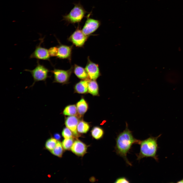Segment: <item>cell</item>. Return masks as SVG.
<instances>
[{"label":"cell","mask_w":183,"mask_h":183,"mask_svg":"<svg viewBox=\"0 0 183 183\" xmlns=\"http://www.w3.org/2000/svg\"><path fill=\"white\" fill-rule=\"evenodd\" d=\"M87 146L80 140L77 139L71 148L72 151L79 156H83L86 152Z\"/></svg>","instance_id":"obj_11"},{"label":"cell","mask_w":183,"mask_h":183,"mask_svg":"<svg viewBox=\"0 0 183 183\" xmlns=\"http://www.w3.org/2000/svg\"><path fill=\"white\" fill-rule=\"evenodd\" d=\"M85 69L91 80H96L101 75L98 65L92 62L89 57Z\"/></svg>","instance_id":"obj_9"},{"label":"cell","mask_w":183,"mask_h":183,"mask_svg":"<svg viewBox=\"0 0 183 183\" xmlns=\"http://www.w3.org/2000/svg\"><path fill=\"white\" fill-rule=\"evenodd\" d=\"M62 143L58 141L54 148L50 152L53 155L59 157H61L63 153V149Z\"/></svg>","instance_id":"obj_20"},{"label":"cell","mask_w":183,"mask_h":183,"mask_svg":"<svg viewBox=\"0 0 183 183\" xmlns=\"http://www.w3.org/2000/svg\"><path fill=\"white\" fill-rule=\"evenodd\" d=\"M73 67L67 70H64L55 69L51 72L53 74L54 83H57L62 84L67 83L72 71Z\"/></svg>","instance_id":"obj_5"},{"label":"cell","mask_w":183,"mask_h":183,"mask_svg":"<svg viewBox=\"0 0 183 183\" xmlns=\"http://www.w3.org/2000/svg\"><path fill=\"white\" fill-rule=\"evenodd\" d=\"M54 138L57 140H59L61 138L60 134L58 133H56L54 135Z\"/></svg>","instance_id":"obj_26"},{"label":"cell","mask_w":183,"mask_h":183,"mask_svg":"<svg viewBox=\"0 0 183 183\" xmlns=\"http://www.w3.org/2000/svg\"><path fill=\"white\" fill-rule=\"evenodd\" d=\"M115 140L114 151L117 155L123 158L127 164L132 166V164L128 160L127 155L132 145L138 144L140 140L134 138L132 131L129 129L127 123L125 129L117 135Z\"/></svg>","instance_id":"obj_1"},{"label":"cell","mask_w":183,"mask_h":183,"mask_svg":"<svg viewBox=\"0 0 183 183\" xmlns=\"http://www.w3.org/2000/svg\"><path fill=\"white\" fill-rule=\"evenodd\" d=\"M74 138H65L62 143L63 148L66 150H69L71 148L74 143Z\"/></svg>","instance_id":"obj_22"},{"label":"cell","mask_w":183,"mask_h":183,"mask_svg":"<svg viewBox=\"0 0 183 183\" xmlns=\"http://www.w3.org/2000/svg\"><path fill=\"white\" fill-rule=\"evenodd\" d=\"M99 90L98 85L96 80H90L88 83V92L93 96H98Z\"/></svg>","instance_id":"obj_16"},{"label":"cell","mask_w":183,"mask_h":183,"mask_svg":"<svg viewBox=\"0 0 183 183\" xmlns=\"http://www.w3.org/2000/svg\"><path fill=\"white\" fill-rule=\"evenodd\" d=\"M37 65L32 70L26 69L25 71L29 72L34 79L33 85L36 82L43 81H45L49 77L48 73L50 71L44 65L40 64L38 60Z\"/></svg>","instance_id":"obj_4"},{"label":"cell","mask_w":183,"mask_h":183,"mask_svg":"<svg viewBox=\"0 0 183 183\" xmlns=\"http://www.w3.org/2000/svg\"><path fill=\"white\" fill-rule=\"evenodd\" d=\"M90 127L89 124L88 123L82 120L79 121L78 123L77 131L80 133H85L88 131Z\"/></svg>","instance_id":"obj_19"},{"label":"cell","mask_w":183,"mask_h":183,"mask_svg":"<svg viewBox=\"0 0 183 183\" xmlns=\"http://www.w3.org/2000/svg\"><path fill=\"white\" fill-rule=\"evenodd\" d=\"M54 138H51L47 140L45 144V147L50 151L55 147L58 141Z\"/></svg>","instance_id":"obj_21"},{"label":"cell","mask_w":183,"mask_h":183,"mask_svg":"<svg viewBox=\"0 0 183 183\" xmlns=\"http://www.w3.org/2000/svg\"><path fill=\"white\" fill-rule=\"evenodd\" d=\"M161 134L156 137L150 136L144 140H139L138 144L140 145L139 152L136 154L137 160L139 161L144 158L151 157L157 161L158 158L157 152L158 148L157 140Z\"/></svg>","instance_id":"obj_2"},{"label":"cell","mask_w":183,"mask_h":183,"mask_svg":"<svg viewBox=\"0 0 183 183\" xmlns=\"http://www.w3.org/2000/svg\"><path fill=\"white\" fill-rule=\"evenodd\" d=\"M58 52L57 58L62 59H70L72 50V47L60 44L58 47Z\"/></svg>","instance_id":"obj_12"},{"label":"cell","mask_w":183,"mask_h":183,"mask_svg":"<svg viewBox=\"0 0 183 183\" xmlns=\"http://www.w3.org/2000/svg\"><path fill=\"white\" fill-rule=\"evenodd\" d=\"M90 79L82 80L77 83L74 87L75 93L85 94L88 92V83Z\"/></svg>","instance_id":"obj_13"},{"label":"cell","mask_w":183,"mask_h":183,"mask_svg":"<svg viewBox=\"0 0 183 183\" xmlns=\"http://www.w3.org/2000/svg\"><path fill=\"white\" fill-rule=\"evenodd\" d=\"M90 13L87 16V19L82 29L83 34L88 36L97 30L101 24L100 21L90 18Z\"/></svg>","instance_id":"obj_6"},{"label":"cell","mask_w":183,"mask_h":183,"mask_svg":"<svg viewBox=\"0 0 183 183\" xmlns=\"http://www.w3.org/2000/svg\"><path fill=\"white\" fill-rule=\"evenodd\" d=\"M76 106L79 117L81 118L88 110V104L84 98L83 97L77 102Z\"/></svg>","instance_id":"obj_14"},{"label":"cell","mask_w":183,"mask_h":183,"mask_svg":"<svg viewBox=\"0 0 183 183\" xmlns=\"http://www.w3.org/2000/svg\"><path fill=\"white\" fill-rule=\"evenodd\" d=\"M88 36L85 35L78 26L69 37V41L77 47H82L84 44Z\"/></svg>","instance_id":"obj_7"},{"label":"cell","mask_w":183,"mask_h":183,"mask_svg":"<svg viewBox=\"0 0 183 183\" xmlns=\"http://www.w3.org/2000/svg\"><path fill=\"white\" fill-rule=\"evenodd\" d=\"M43 39L41 38L40 42L37 45L34 51L29 56L30 58H35L38 59L50 61V56L48 50L41 46Z\"/></svg>","instance_id":"obj_8"},{"label":"cell","mask_w":183,"mask_h":183,"mask_svg":"<svg viewBox=\"0 0 183 183\" xmlns=\"http://www.w3.org/2000/svg\"><path fill=\"white\" fill-rule=\"evenodd\" d=\"M79 118L76 116H69L65 118V124L66 127L72 132L75 138L80 136L77 130V125L79 121Z\"/></svg>","instance_id":"obj_10"},{"label":"cell","mask_w":183,"mask_h":183,"mask_svg":"<svg viewBox=\"0 0 183 183\" xmlns=\"http://www.w3.org/2000/svg\"><path fill=\"white\" fill-rule=\"evenodd\" d=\"M129 180L125 177H120L117 178L114 182L115 183H130Z\"/></svg>","instance_id":"obj_25"},{"label":"cell","mask_w":183,"mask_h":183,"mask_svg":"<svg viewBox=\"0 0 183 183\" xmlns=\"http://www.w3.org/2000/svg\"><path fill=\"white\" fill-rule=\"evenodd\" d=\"M87 12L80 2L74 4V6L69 13L63 16V20L68 24L79 23Z\"/></svg>","instance_id":"obj_3"},{"label":"cell","mask_w":183,"mask_h":183,"mask_svg":"<svg viewBox=\"0 0 183 183\" xmlns=\"http://www.w3.org/2000/svg\"><path fill=\"white\" fill-rule=\"evenodd\" d=\"M73 70L75 75L79 79L82 80L90 79L85 69L82 67L75 64Z\"/></svg>","instance_id":"obj_15"},{"label":"cell","mask_w":183,"mask_h":183,"mask_svg":"<svg viewBox=\"0 0 183 183\" xmlns=\"http://www.w3.org/2000/svg\"><path fill=\"white\" fill-rule=\"evenodd\" d=\"M62 135L64 138H75L71 131L67 127L63 129L62 132Z\"/></svg>","instance_id":"obj_23"},{"label":"cell","mask_w":183,"mask_h":183,"mask_svg":"<svg viewBox=\"0 0 183 183\" xmlns=\"http://www.w3.org/2000/svg\"><path fill=\"white\" fill-rule=\"evenodd\" d=\"M63 113L65 116H76L80 118L76 106L75 104L69 105L66 106L63 110Z\"/></svg>","instance_id":"obj_17"},{"label":"cell","mask_w":183,"mask_h":183,"mask_svg":"<svg viewBox=\"0 0 183 183\" xmlns=\"http://www.w3.org/2000/svg\"><path fill=\"white\" fill-rule=\"evenodd\" d=\"M49 55L50 56H57L58 52V48L57 47H51L48 49Z\"/></svg>","instance_id":"obj_24"},{"label":"cell","mask_w":183,"mask_h":183,"mask_svg":"<svg viewBox=\"0 0 183 183\" xmlns=\"http://www.w3.org/2000/svg\"><path fill=\"white\" fill-rule=\"evenodd\" d=\"M92 136L96 140L102 138L104 134V131L102 128L99 126L93 127L91 131Z\"/></svg>","instance_id":"obj_18"},{"label":"cell","mask_w":183,"mask_h":183,"mask_svg":"<svg viewBox=\"0 0 183 183\" xmlns=\"http://www.w3.org/2000/svg\"><path fill=\"white\" fill-rule=\"evenodd\" d=\"M177 182V183H183V179L182 180L178 181V182Z\"/></svg>","instance_id":"obj_27"}]
</instances>
